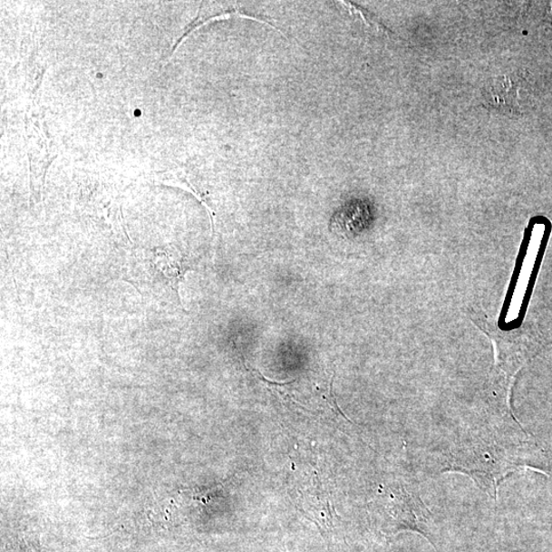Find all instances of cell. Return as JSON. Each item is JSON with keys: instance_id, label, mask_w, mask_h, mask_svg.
Segmentation results:
<instances>
[{"instance_id": "1", "label": "cell", "mask_w": 552, "mask_h": 552, "mask_svg": "<svg viewBox=\"0 0 552 552\" xmlns=\"http://www.w3.org/2000/svg\"><path fill=\"white\" fill-rule=\"evenodd\" d=\"M518 80L499 77L486 87V98L492 107L515 111L521 110L522 95Z\"/></svg>"}]
</instances>
